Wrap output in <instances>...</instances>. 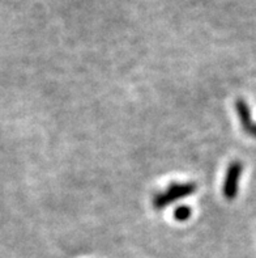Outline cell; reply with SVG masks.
<instances>
[{"label": "cell", "instance_id": "6da1fadb", "mask_svg": "<svg viewBox=\"0 0 256 258\" xmlns=\"http://www.w3.org/2000/svg\"><path fill=\"white\" fill-rule=\"evenodd\" d=\"M198 186L195 182H173L165 191L157 193L153 197V207L156 210H163L174 203L175 201L183 200L196 191Z\"/></svg>", "mask_w": 256, "mask_h": 258}, {"label": "cell", "instance_id": "7a4b0ae2", "mask_svg": "<svg viewBox=\"0 0 256 258\" xmlns=\"http://www.w3.org/2000/svg\"><path fill=\"white\" fill-rule=\"evenodd\" d=\"M242 172H243V164L238 160L230 163V165L227 168L224 186H222V194H224L227 201H233L237 198L239 178Z\"/></svg>", "mask_w": 256, "mask_h": 258}, {"label": "cell", "instance_id": "3957f363", "mask_svg": "<svg viewBox=\"0 0 256 258\" xmlns=\"http://www.w3.org/2000/svg\"><path fill=\"white\" fill-rule=\"evenodd\" d=\"M235 109H237L238 117H239L242 127L248 134L253 124L252 119H251V111L250 108H248V105H247V102L244 101L243 98H238L237 101H235Z\"/></svg>", "mask_w": 256, "mask_h": 258}, {"label": "cell", "instance_id": "277c9868", "mask_svg": "<svg viewBox=\"0 0 256 258\" xmlns=\"http://www.w3.org/2000/svg\"><path fill=\"white\" fill-rule=\"evenodd\" d=\"M192 209L188 206H178L174 210V218L178 222H186L191 218Z\"/></svg>", "mask_w": 256, "mask_h": 258}, {"label": "cell", "instance_id": "5b68a950", "mask_svg": "<svg viewBox=\"0 0 256 258\" xmlns=\"http://www.w3.org/2000/svg\"><path fill=\"white\" fill-rule=\"evenodd\" d=\"M248 135H251V137L256 138V123L252 124V127H251L250 133H248Z\"/></svg>", "mask_w": 256, "mask_h": 258}]
</instances>
